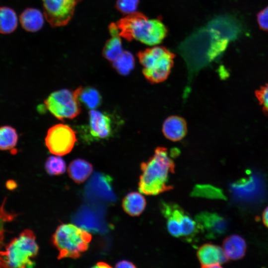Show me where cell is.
Listing matches in <instances>:
<instances>
[{
  "mask_svg": "<svg viewBox=\"0 0 268 268\" xmlns=\"http://www.w3.org/2000/svg\"><path fill=\"white\" fill-rule=\"evenodd\" d=\"M229 42L207 24L180 43L177 51L186 64L189 82L200 70L223 53Z\"/></svg>",
  "mask_w": 268,
  "mask_h": 268,
  "instance_id": "obj_1",
  "label": "cell"
},
{
  "mask_svg": "<svg viewBox=\"0 0 268 268\" xmlns=\"http://www.w3.org/2000/svg\"><path fill=\"white\" fill-rule=\"evenodd\" d=\"M140 169L142 173L138 183L140 193L156 195L173 189L168 181L169 174L174 172L175 164L166 148L157 147L153 156L141 164Z\"/></svg>",
  "mask_w": 268,
  "mask_h": 268,
  "instance_id": "obj_2",
  "label": "cell"
},
{
  "mask_svg": "<svg viewBox=\"0 0 268 268\" xmlns=\"http://www.w3.org/2000/svg\"><path fill=\"white\" fill-rule=\"evenodd\" d=\"M116 25L120 36L128 41L135 39L150 46L160 43L167 34V29L160 20L149 19L139 13L130 14Z\"/></svg>",
  "mask_w": 268,
  "mask_h": 268,
  "instance_id": "obj_3",
  "label": "cell"
},
{
  "mask_svg": "<svg viewBox=\"0 0 268 268\" xmlns=\"http://www.w3.org/2000/svg\"><path fill=\"white\" fill-rule=\"evenodd\" d=\"M38 250L34 232L25 229L0 250V268L33 267L35 263L32 259Z\"/></svg>",
  "mask_w": 268,
  "mask_h": 268,
  "instance_id": "obj_4",
  "label": "cell"
},
{
  "mask_svg": "<svg viewBox=\"0 0 268 268\" xmlns=\"http://www.w3.org/2000/svg\"><path fill=\"white\" fill-rule=\"evenodd\" d=\"M92 238L86 230L71 223L59 226L52 237V242L59 252L58 259H76L86 251Z\"/></svg>",
  "mask_w": 268,
  "mask_h": 268,
  "instance_id": "obj_5",
  "label": "cell"
},
{
  "mask_svg": "<svg viewBox=\"0 0 268 268\" xmlns=\"http://www.w3.org/2000/svg\"><path fill=\"white\" fill-rule=\"evenodd\" d=\"M174 55L165 48L155 47L138 54L145 78L152 83L165 80L173 65Z\"/></svg>",
  "mask_w": 268,
  "mask_h": 268,
  "instance_id": "obj_6",
  "label": "cell"
},
{
  "mask_svg": "<svg viewBox=\"0 0 268 268\" xmlns=\"http://www.w3.org/2000/svg\"><path fill=\"white\" fill-rule=\"evenodd\" d=\"M115 130L113 117L107 112L95 110L89 112L88 124L79 129L80 137L88 143L110 138Z\"/></svg>",
  "mask_w": 268,
  "mask_h": 268,
  "instance_id": "obj_7",
  "label": "cell"
},
{
  "mask_svg": "<svg viewBox=\"0 0 268 268\" xmlns=\"http://www.w3.org/2000/svg\"><path fill=\"white\" fill-rule=\"evenodd\" d=\"M44 103L50 113L60 120L73 119L81 111L76 89L73 91L67 89L54 91L45 100Z\"/></svg>",
  "mask_w": 268,
  "mask_h": 268,
  "instance_id": "obj_8",
  "label": "cell"
},
{
  "mask_svg": "<svg viewBox=\"0 0 268 268\" xmlns=\"http://www.w3.org/2000/svg\"><path fill=\"white\" fill-rule=\"evenodd\" d=\"M76 141L75 132L69 126L63 124L50 128L45 138V144L50 152L58 156L70 152Z\"/></svg>",
  "mask_w": 268,
  "mask_h": 268,
  "instance_id": "obj_9",
  "label": "cell"
},
{
  "mask_svg": "<svg viewBox=\"0 0 268 268\" xmlns=\"http://www.w3.org/2000/svg\"><path fill=\"white\" fill-rule=\"evenodd\" d=\"M80 0H42L44 15L52 27L67 25L72 18Z\"/></svg>",
  "mask_w": 268,
  "mask_h": 268,
  "instance_id": "obj_10",
  "label": "cell"
},
{
  "mask_svg": "<svg viewBox=\"0 0 268 268\" xmlns=\"http://www.w3.org/2000/svg\"><path fill=\"white\" fill-rule=\"evenodd\" d=\"M195 218L200 231L207 238H216L224 235L228 230L227 221L216 213L202 212Z\"/></svg>",
  "mask_w": 268,
  "mask_h": 268,
  "instance_id": "obj_11",
  "label": "cell"
},
{
  "mask_svg": "<svg viewBox=\"0 0 268 268\" xmlns=\"http://www.w3.org/2000/svg\"><path fill=\"white\" fill-rule=\"evenodd\" d=\"M224 39L234 41L242 33L243 27L241 22L230 15H221L213 18L207 23Z\"/></svg>",
  "mask_w": 268,
  "mask_h": 268,
  "instance_id": "obj_12",
  "label": "cell"
},
{
  "mask_svg": "<svg viewBox=\"0 0 268 268\" xmlns=\"http://www.w3.org/2000/svg\"><path fill=\"white\" fill-rule=\"evenodd\" d=\"M197 256L202 268H221L228 258L224 250L218 246L205 244L197 251Z\"/></svg>",
  "mask_w": 268,
  "mask_h": 268,
  "instance_id": "obj_13",
  "label": "cell"
},
{
  "mask_svg": "<svg viewBox=\"0 0 268 268\" xmlns=\"http://www.w3.org/2000/svg\"><path fill=\"white\" fill-rule=\"evenodd\" d=\"M162 131L164 136L169 140L178 141L182 139L187 134V123L181 117L171 116L165 120Z\"/></svg>",
  "mask_w": 268,
  "mask_h": 268,
  "instance_id": "obj_14",
  "label": "cell"
},
{
  "mask_svg": "<svg viewBox=\"0 0 268 268\" xmlns=\"http://www.w3.org/2000/svg\"><path fill=\"white\" fill-rule=\"evenodd\" d=\"M111 37L108 39L103 48L102 54L107 60L114 62L123 53L119 28L116 24L112 23L109 26Z\"/></svg>",
  "mask_w": 268,
  "mask_h": 268,
  "instance_id": "obj_15",
  "label": "cell"
},
{
  "mask_svg": "<svg viewBox=\"0 0 268 268\" xmlns=\"http://www.w3.org/2000/svg\"><path fill=\"white\" fill-rule=\"evenodd\" d=\"M223 248L228 258L236 260L241 259L245 255L246 243L242 237L234 234L225 239L223 242Z\"/></svg>",
  "mask_w": 268,
  "mask_h": 268,
  "instance_id": "obj_16",
  "label": "cell"
},
{
  "mask_svg": "<svg viewBox=\"0 0 268 268\" xmlns=\"http://www.w3.org/2000/svg\"><path fill=\"white\" fill-rule=\"evenodd\" d=\"M20 22L23 28L28 32H34L40 30L44 24L43 15L37 9L28 8L20 15Z\"/></svg>",
  "mask_w": 268,
  "mask_h": 268,
  "instance_id": "obj_17",
  "label": "cell"
},
{
  "mask_svg": "<svg viewBox=\"0 0 268 268\" xmlns=\"http://www.w3.org/2000/svg\"><path fill=\"white\" fill-rule=\"evenodd\" d=\"M76 89L79 102L87 109L94 110L101 106L102 97L100 93L95 88L91 86H79Z\"/></svg>",
  "mask_w": 268,
  "mask_h": 268,
  "instance_id": "obj_18",
  "label": "cell"
},
{
  "mask_svg": "<svg viewBox=\"0 0 268 268\" xmlns=\"http://www.w3.org/2000/svg\"><path fill=\"white\" fill-rule=\"evenodd\" d=\"M145 206V198L140 193L136 192L128 193L122 201L123 209L132 216L139 215L144 210Z\"/></svg>",
  "mask_w": 268,
  "mask_h": 268,
  "instance_id": "obj_19",
  "label": "cell"
},
{
  "mask_svg": "<svg viewBox=\"0 0 268 268\" xmlns=\"http://www.w3.org/2000/svg\"><path fill=\"white\" fill-rule=\"evenodd\" d=\"M93 170L91 164L82 159H76L69 164L67 172L69 177L77 183L85 181Z\"/></svg>",
  "mask_w": 268,
  "mask_h": 268,
  "instance_id": "obj_20",
  "label": "cell"
},
{
  "mask_svg": "<svg viewBox=\"0 0 268 268\" xmlns=\"http://www.w3.org/2000/svg\"><path fill=\"white\" fill-rule=\"evenodd\" d=\"M181 237L188 242L193 241L200 230L196 221L182 209L179 214Z\"/></svg>",
  "mask_w": 268,
  "mask_h": 268,
  "instance_id": "obj_21",
  "label": "cell"
},
{
  "mask_svg": "<svg viewBox=\"0 0 268 268\" xmlns=\"http://www.w3.org/2000/svg\"><path fill=\"white\" fill-rule=\"evenodd\" d=\"M17 26V17L15 11L8 7H0V33H10Z\"/></svg>",
  "mask_w": 268,
  "mask_h": 268,
  "instance_id": "obj_22",
  "label": "cell"
},
{
  "mask_svg": "<svg viewBox=\"0 0 268 268\" xmlns=\"http://www.w3.org/2000/svg\"><path fill=\"white\" fill-rule=\"evenodd\" d=\"M18 136L16 130L9 126L0 127V150H8L17 144Z\"/></svg>",
  "mask_w": 268,
  "mask_h": 268,
  "instance_id": "obj_23",
  "label": "cell"
},
{
  "mask_svg": "<svg viewBox=\"0 0 268 268\" xmlns=\"http://www.w3.org/2000/svg\"><path fill=\"white\" fill-rule=\"evenodd\" d=\"M191 196L212 199L225 200L226 199L220 189L210 185H196L191 193Z\"/></svg>",
  "mask_w": 268,
  "mask_h": 268,
  "instance_id": "obj_24",
  "label": "cell"
},
{
  "mask_svg": "<svg viewBox=\"0 0 268 268\" xmlns=\"http://www.w3.org/2000/svg\"><path fill=\"white\" fill-rule=\"evenodd\" d=\"M113 67L121 75H127L133 69L134 60L128 51H124L122 55L112 64Z\"/></svg>",
  "mask_w": 268,
  "mask_h": 268,
  "instance_id": "obj_25",
  "label": "cell"
},
{
  "mask_svg": "<svg viewBox=\"0 0 268 268\" xmlns=\"http://www.w3.org/2000/svg\"><path fill=\"white\" fill-rule=\"evenodd\" d=\"M6 201V198H5L0 205V250L4 246L5 224L13 221L17 216V214L10 212L5 208Z\"/></svg>",
  "mask_w": 268,
  "mask_h": 268,
  "instance_id": "obj_26",
  "label": "cell"
},
{
  "mask_svg": "<svg viewBox=\"0 0 268 268\" xmlns=\"http://www.w3.org/2000/svg\"><path fill=\"white\" fill-rule=\"evenodd\" d=\"M47 172L51 175H58L64 173L66 165L63 159L57 156L49 157L45 164Z\"/></svg>",
  "mask_w": 268,
  "mask_h": 268,
  "instance_id": "obj_27",
  "label": "cell"
},
{
  "mask_svg": "<svg viewBox=\"0 0 268 268\" xmlns=\"http://www.w3.org/2000/svg\"><path fill=\"white\" fill-rule=\"evenodd\" d=\"M255 94L264 114L268 116V82L256 90Z\"/></svg>",
  "mask_w": 268,
  "mask_h": 268,
  "instance_id": "obj_28",
  "label": "cell"
},
{
  "mask_svg": "<svg viewBox=\"0 0 268 268\" xmlns=\"http://www.w3.org/2000/svg\"><path fill=\"white\" fill-rule=\"evenodd\" d=\"M139 0H117V9L124 14L134 13L137 8Z\"/></svg>",
  "mask_w": 268,
  "mask_h": 268,
  "instance_id": "obj_29",
  "label": "cell"
},
{
  "mask_svg": "<svg viewBox=\"0 0 268 268\" xmlns=\"http://www.w3.org/2000/svg\"><path fill=\"white\" fill-rule=\"evenodd\" d=\"M257 18L260 29L268 31V6L258 13Z\"/></svg>",
  "mask_w": 268,
  "mask_h": 268,
  "instance_id": "obj_30",
  "label": "cell"
},
{
  "mask_svg": "<svg viewBox=\"0 0 268 268\" xmlns=\"http://www.w3.org/2000/svg\"><path fill=\"white\" fill-rule=\"evenodd\" d=\"M116 268H135L136 266L132 262L126 260L121 261L118 262Z\"/></svg>",
  "mask_w": 268,
  "mask_h": 268,
  "instance_id": "obj_31",
  "label": "cell"
},
{
  "mask_svg": "<svg viewBox=\"0 0 268 268\" xmlns=\"http://www.w3.org/2000/svg\"><path fill=\"white\" fill-rule=\"evenodd\" d=\"M262 218L264 224L268 228V206L264 210Z\"/></svg>",
  "mask_w": 268,
  "mask_h": 268,
  "instance_id": "obj_32",
  "label": "cell"
},
{
  "mask_svg": "<svg viewBox=\"0 0 268 268\" xmlns=\"http://www.w3.org/2000/svg\"><path fill=\"white\" fill-rule=\"evenodd\" d=\"M95 268H111V267L108 264L104 262H99L96 266H94Z\"/></svg>",
  "mask_w": 268,
  "mask_h": 268,
  "instance_id": "obj_33",
  "label": "cell"
}]
</instances>
